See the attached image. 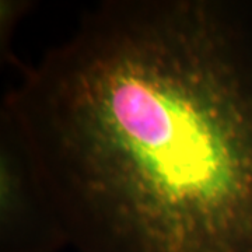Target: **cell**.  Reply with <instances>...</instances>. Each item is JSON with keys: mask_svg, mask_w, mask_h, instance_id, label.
Masks as SVG:
<instances>
[{"mask_svg": "<svg viewBox=\"0 0 252 252\" xmlns=\"http://www.w3.org/2000/svg\"><path fill=\"white\" fill-rule=\"evenodd\" d=\"M35 7L31 0H1L0 1V62L6 67L13 66L18 72L24 67L13 55L11 41L21 21Z\"/></svg>", "mask_w": 252, "mask_h": 252, "instance_id": "cell-3", "label": "cell"}, {"mask_svg": "<svg viewBox=\"0 0 252 252\" xmlns=\"http://www.w3.org/2000/svg\"><path fill=\"white\" fill-rule=\"evenodd\" d=\"M77 252H252V0H108L3 99Z\"/></svg>", "mask_w": 252, "mask_h": 252, "instance_id": "cell-1", "label": "cell"}, {"mask_svg": "<svg viewBox=\"0 0 252 252\" xmlns=\"http://www.w3.org/2000/svg\"><path fill=\"white\" fill-rule=\"evenodd\" d=\"M70 245L27 137L0 108V252H61Z\"/></svg>", "mask_w": 252, "mask_h": 252, "instance_id": "cell-2", "label": "cell"}]
</instances>
